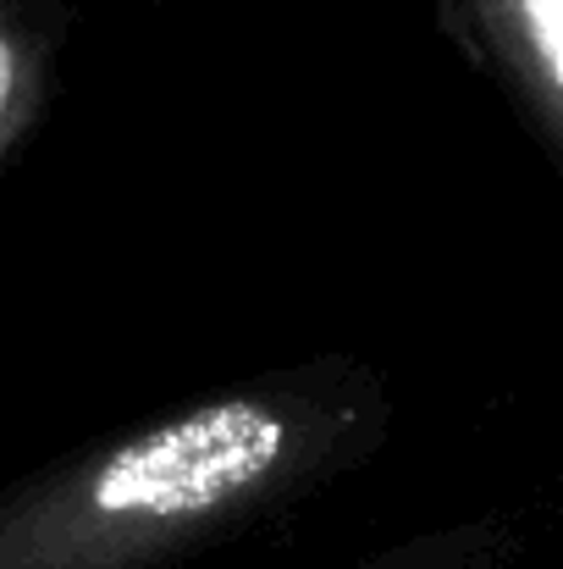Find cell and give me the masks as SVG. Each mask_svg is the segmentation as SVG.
<instances>
[{
  "mask_svg": "<svg viewBox=\"0 0 563 569\" xmlns=\"http://www.w3.org/2000/svg\"><path fill=\"white\" fill-rule=\"evenodd\" d=\"M381 426L343 371L254 381L0 487V569H167L332 476Z\"/></svg>",
  "mask_w": 563,
  "mask_h": 569,
  "instance_id": "1",
  "label": "cell"
},
{
  "mask_svg": "<svg viewBox=\"0 0 563 569\" xmlns=\"http://www.w3.org/2000/svg\"><path fill=\"white\" fill-rule=\"evenodd\" d=\"M61 0H0V167L50 94Z\"/></svg>",
  "mask_w": 563,
  "mask_h": 569,
  "instance_id": "2",
  "label": "cell"
},
{
  "mask_svg": "<svg viewBox=\"0 0 563 569\" xmlns=\"http://www.w3.org/2000/svg\"><path fill=\"white\" fill-rule=\"evenodd\" d=\"M360 569H486V542L481 537H436V542L403 548L392 559H371Z\"/></svg>",
  "mask_w": 563,
  "mask_h": 569,
  "instance_id": "3",
  "label": "cell"
}]
</instances>
